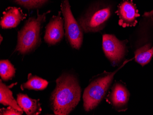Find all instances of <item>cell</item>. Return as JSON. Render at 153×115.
<instances>
[{
    "label": "cell",
    "mask_w": 153,
    "mask_h": 115,
    "mask_svg": "<svg viewBox=\"0 0 153 115\" xmlns=\"http://www.w3.org/2000/svg\"><path fill=\"white\" fill-rule=\"evenodd\" d=\"M130 93L126 85L122 81H116L106 97V101L117 112L128 109Z\"/></svg>",
    "instance_id": "8"
},
{
    "label": "cell",
    "mask_w": 153,
    "mask_h": 115,
    "mask_svg": "<svg viewBox=\"0 0 153 115\" xmlns=\"http://www.w3.org/2000/svg\"><path fill=\"white\" fill-rule=\"evenodd\" d=\"M23 114V111H20L11 106L0 110L1 115H22Z\"/></svg>",
    "instance_id": "18"
},
{
    "label": "cell",
    "mask_w": 153,
    "mask_h": 115,
    "mask_svg": "<svg viewBox=\"0 0 153 115\" xmlns=\"http://www.w3.org/2000/svg\"><path fill=\"white\" fill-rule=\"evenodd\" d=\"M49 11L37 17L30 18L25 22L23 28L18 32V40L15 51L22 55L28 54L36 49L41 43L40 32L41 26L45 21Z\"/></svg>",
    "instance_id": "3"
},
{
    "label": "cell",
    "mask_w": 153,
    "mask_h": 115,
    "mask_svg": "<svg viewBox=\"0 0 153 115\" xmlns=\"http://www.w3.org/2000/svg\"><path fill=\"white\" fill-rule=\"evenodd\" d=\"M133 59L125 60L115 71L112 72L105 71L90 81L84 91L82 97L83 109L86 112L91 111L98 106L105 97L116 74Z\"/></svg>",
    "instance_id": "2"
},
{
    "label": "cell",
    "mask_w": 153,
    "mask_h": 115,
    "mask_svg": "<svg viewBox=\"0 0 153 115\" xmlns=\"http://www.w3.org/2000/svg\"><path fill=\"white\" fill-rule=\"evenodd\" d=\"M14 1L27 9H34L41 7L47 3L48 0H14Z\"/></svg>",
    "instance_id": "17"
},
{
    "label": "cell",
    "mask_w": 153,
    "mask_h": 115,
    "mask_svg": "<svg viewBox=\"0 0 153 115\" xmlns=\"http://www.w3.org/2000/svg\"><path fill=\"white\" fill-rule=\"evenodd\" d=\"M136 62L144 67L151 61L153 55V45L149 43L143 45L134 51Z\"/></svg>",
    "instance_id": "13"
},
{
    "label": "cell",
    "mask_w": 153,
    "mask_h": 115,
    "mask_svg": "<svg viewBox=\"0 0 153 115\" xmlns=\"http://www.w3.org/2000/svg\"><path fill=\"white\" fill-rule=\"evenodd\" d=\"M0 25L3 29L14 28L26 18L22 10L16 7H9L3 12Z\"/></svg>",
    "instance_id": "11"
},
{
    "label": "cell",
    "mask_w": 153,
    "mask_h": 115,
    "mask_svg": "<svg viewBox=\"0 0 153 115\" xmlns=\"http://www.w3.org/2000/svg\"><path fill=\"white\" fill-rule=\"evenodd\" d=\"M16 69L8 60L0 61V76L4 81H8L15 76Z\"/></svg>",
    "instance_id": "16"
},
{
    "label": "cell",
    "mask_w": 153,
    "mask_h": 115,
    "mask_svg": "<svg viewBox=\"0 0 153 115\" xmlns=\"http://www.w3.org/2000/svg\"><path fill=\"white\" fill-rule=\"evenodd\" d=\"M81 88L78 78L72 73H65L56 79V86L51 93V109L56 115H68L80 100Z\"/></svg>",
    "instance_id": "1"
},
{
    "label": "cell",
    "mask_w": 153,
    "mask_h": 115,
    "mask_svg": "<svg viewBox=\"0 0 153 115\" xmlns=\"http://www.w3.org/2000/svg\"><path fill=\"white\" fill-rule=\"evenodd\" d=\"M11 86H7L0 81V103L4 105H9L20 111H23L18 104L17 100L13 97V92L10 90Z\"/></svg>",
    "instance_id": "14"
},
{
    "label": "cell",
    "mask_w": 153,
    "mask_h": 115,
    "mask_svg": "<svg viewBox=\"0 0 153 115\" xmlns=\"http://www.w3.org/2000/svg\"><path fill=\"white\" fill-rule=\"evenodd\" d=\"M48 85V82L46 80L30 73L28 74L27 82L21 85V88L22 90L27 89L34 91H43L46 89Z\"/></svg>",
    "instance_id": "15"
},
{
    "label": "cell",
    "mask_w": 153,
    "mask_h": 115,
    "mask_svg": "<svg viewBox=\"0 0 153 115\" xmlns=\"http://www.w3.org/2000/svg\"><path fill=\"white\" fill-rule=\"evenodd\" d=\"M63 26V19L59 12L57 15L51 18L45 27L44 40L48 45H56L63 39L65 34Z\"/></svg>",
    "instance_id": "10"
},
{
    "label": "cell",
    "mask_w": 153,
    "mask_h": 115,
    "mask_svg": "<svg viewBox=\"0 0 153 115\" xmlns=\"http://www.w3.org/2000/svg\"><path fill=\"white\" fill-rule=\"evenodd\" d=\"M2 39H3V37H2L1 36V40H0V41H1V42H2Z\"/></svg>",
    "instance_id": "19"
},
{
    "label": "cell",
    "mask_w": 153,
    "mask_h": 115,
    "mask_svg": "<svg viewBox=\"0 0 153 115\" xmlns=\"http://www.w3.org/2000/svg\"><path fill=\"white\" fill-rule=\"evenodd\" d=\"M64 17L65 37L73 48L79 50L82 44L83 31L71 11L69 0H63L61 5Z\"/></svg>",
    "instance_id": "5"
},
{
    "label": "cell",
    "mask_w": 153,
    "mask_h": 115,
    "mask_svg": "<svg viewBox=\"0 0 153 115\" xmlns=\"http://www.w3.org/2000/svg\"><path fill=\"white\" fill-rule=\"evenodd\" d=\"M17 102L23 111L27 115H38L42 111L39 99L30 98L25 94L19 93L17 95Z\"/></svg>",
    "instance_id": "12"
},
{
    "label": "cell",
    "mask_w": 153,
    "mask_h": 115,
    "mask_svg": "<svg viewBox=\"0 0 153 115\" xmlns=\"http://www.w3.org/2000/svg\"><path fill=\"white\" fill-rule=\"evenodd\" d=\"M113 12L110 4L97 3L90 7L78 19V23L85 33L98 32L105 27Z\"/></svg>",
    "instance_id": "4"
},
{
    "label": "cell",
    "mask_w": 153,
    "mask_h": 115,
    "mask_svg": "<svg viewBox=\"0 0 153 115\" xmlns=\"http://www.w3.org/2000/svg\"><path fill=\"white\" fill-rule=\"evenodd\" d=\"M128 40H119L116 36L105 34L102 37V48L105 56L111 66H120L128 53Z\"/></svg>",
    "instance_id": "6"
},
{
    "label": "cell",
    "mask_w": 153,
    "mask_h": 115,
    "mask_svg": "<svg viewBox=\"0 0 153 115\" xmlns=\"http://www.w3.org/2000/svg\"><path fill=\"white\" fill-rule=\"evenodd\" d=\"M116 13L119 17L118 24L123 28L135 26L140 16L136 6L131 0H123Z\"/></svg>",
    "instance_id": "9"
},
{
    "label": "cell",
    "mask_w": 153,
    "mask_h": 115,
    "mask_svg": "<svg viewBox=\"0 0 153 115\" xmlns=\"http://www.w3.org/2000/svg\"><path fill=\"white\" fill-rule=\"evenodd\" d=\"M153 40V10L145 12L139 25L130 37L131 46L134 50Z\"/></svg>",
    "instance_id": "7"
},
{
    "label": "cell",
    "mask_w": 153,
    "mask_h": 115,
    "mask_svg": "<svg viewBox=\"0 0 153 115\" xmlns=\"http://www.w3.org/2000/svg\"></svg>",
    "instance_id": "20"
}]
</instances>
